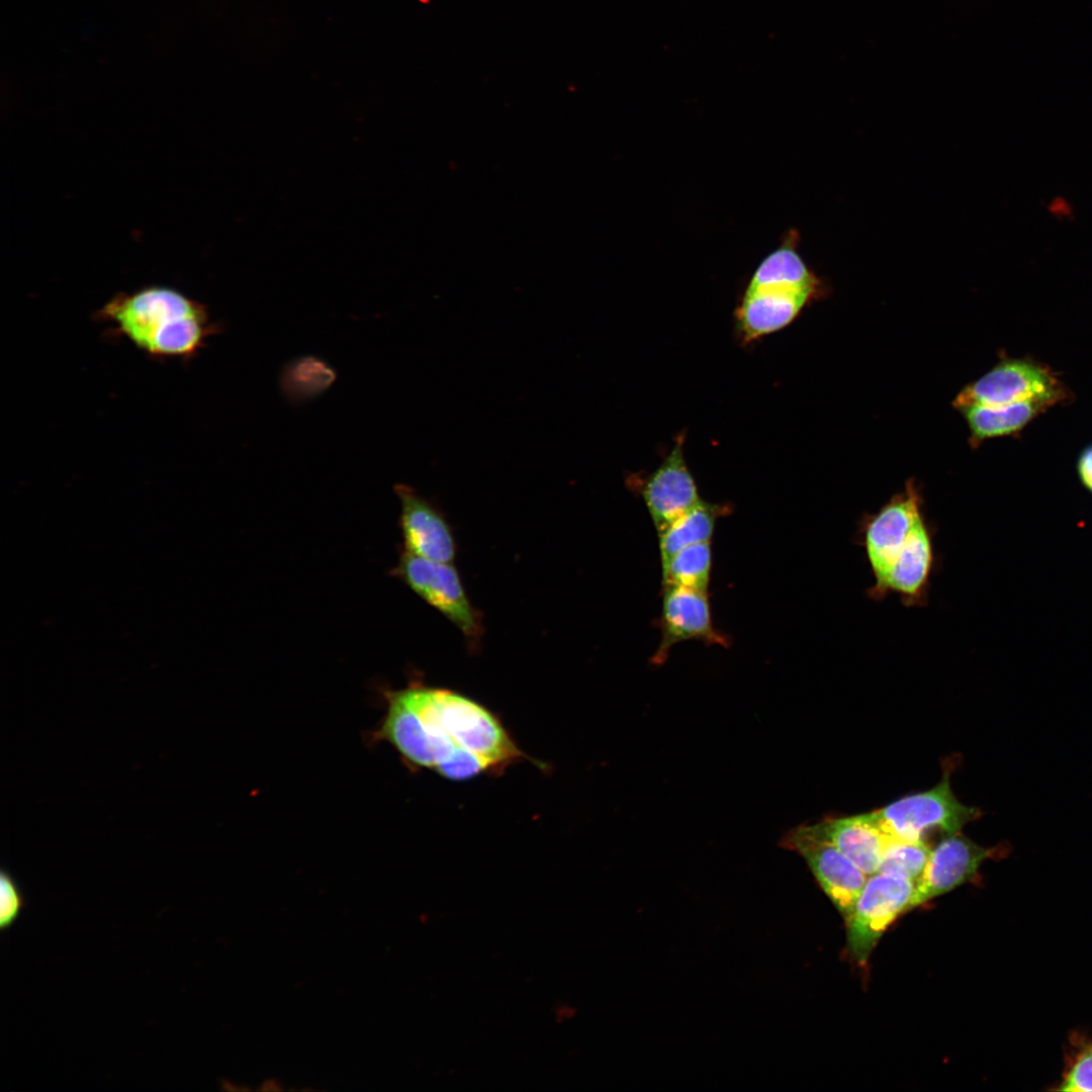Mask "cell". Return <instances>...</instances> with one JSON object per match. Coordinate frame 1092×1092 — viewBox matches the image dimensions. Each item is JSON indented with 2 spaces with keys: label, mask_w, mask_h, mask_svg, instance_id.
<instances>
[{
  "label": "cell",
  "mask_w": 1092,
  "mask_h": 1092,
  "mask_svg": "<svg viewBox=\"0 0 1092 1092\" xmlns=\"http://www.w3.org/2000/svg\"><path fill=\"white\" fill-rule=\"evenodd\" d=\"M935 533L914 478L878 511L863 513L855 542L863 549L873 577L868 598L881 602L896 596L907 608L927 606L939 566Z\"/></svg>",
  "instance_id": "obj_1"
},
{
  "label": "cell",
  "mask_w": 1092,
  "mask_h": 1092,
  "mask_svg": "<svg viewBox=\"0 0 1092 1092\" xmlns=\"http://www.w3.org/2000/svg\"><path fill=\"white\" fill-rule=\"evenodd\" d=\"M112 336L153 359H193L221 331L206 306L166 286L119 292L96 312Z\"/></svg>",
  "instance_id": "obj_2"
},
{
  "label": "cell",
  "mask_w": 1092,
  "mask_h": 1092,
  "mask_svg": "<svg viewBox=\"0 0 1092 1092\" xmlns=\"http://www.w3.org/2000/svg\"><path fill=\"white\" fill-rule=\"evenodd\" d=\"M425 730L438 771L459 751L479 757L490 772L520 759L519 748L500 719L485 706L454 691L413 682L401 689Z\"/></svg>",
  "instance_id": "obj_3"
},
{
  "label": "cell",
  "mask_w": 1092,
  "mask_h": 1092,
  "mask_svg": "<svg viewBox=\"0 0 1092 1092\" xmlns=\"http://www.w3.org/2000/svg\"><path fill=\"white\" fill-rule=\"evenodd\" d=\"M800 234L792 229L753 271L735 309L737 332L744 343L790 325L825 291L824 282L798 251Z\"/></svg>",
  "instance_id": "obj_4"
},
{
  "label": "cell",
  "mask_w": 1092,
  "mask_h": 1092,
  "mask_svg": "<svg viewBox=\"0 0 1092 1092\" xmlns=\"http://www.w3.org/2000/svg\"><path fill=\"white\" fill-rule=\"evenodd\" d=\"M949 768L944 767L940 782L932 789L903 797L872 811L892 840H925L924 835L930 830L954 834L982 816L979 808L966 806L957 799L950 788Z\"/></svg>",
  "instance_id": "obj_5"
},
{
  "label": "cell",
  "mask_w": 1092,
  "mask_h": 1092,
  "mask_svg": "<svg viewBox=\"0 0 1092 1092\" xmlns=\"http://www.w3.org/2000/svg\"><path fill=\"white\" fill-rule=\"evenodd\" d=\"M1068 390L1043 364L1027 358H1003L978 380L965 386L953 400L956 408L1037 401L1053 406Z\"/></svg>",
  "instance_id": "obj_6"
},
{
  "label": "cell",
  "mask_w": 1092,
  "mask_h": 1092,
  "mask_svg": "<svg viewBox=\"0 0 1092 1092\" xmlns=\"http://www.w3.org/2000/svg\"><path fill=\"white\" fill-rule=\"evenodd\" d=\"M394 574L430 606L450 620L464 635L469 647H476L483 634L481 615L470 603L457 570L404 551Z\"/></svg>",
  "instance_id": "obj_7"
},
{
  "label": "cell",
  "mask_w": 1092,
  "mask_h": 1092,
  "mask_svg": "<svg viewBox=\"0 0 1092 1092\" xmlns=\"http://www.w3.org/2000/svg\"><path fill=\"white\" fill-rule=\"evenodd\" d=\"M915 883L876 873L869 876L845 920L847 947L859 965H864L890 924L909 910Z\"/></svg>",
  "instance_id": "obj_8"
},
{
  "label": "cell",
  "mask_w": 1092,
  "mask_h": 1092,
  "mask_svg": "<svg viewBox=\"0 0 1092 1092\" xmlns=\"http://www.w3.org/2000/svg\"><path fill=\"white\" fill-rule=\"evenodd\" d=\"M781 845L796 851L807 862L817 883L842 915H850L868 876L810 825L788 831Z\"/></svg>",
  "instance_id": "obj_9"
},
{
  "label": "cell",
  "mask_w": 1092,
  "mask_h": 1092,
  "mask_svg": "<svg viewBox=\"0 0 1092 1092\" xmlns=\"http://www.w3.org/2000/svg\"><path fill=\"white\" fill-rule=\"evenodd\" d=\"M1009 847L998 844L984 847L964 834L946 835L931 849L927 863L915 882L909 909L922 905L957 887L979 879L981 864L987 859L1002 858Z\"/></svg>",
  "instance_id": "obj_10"
},
{
  "label": "cell",
  "mask_w": 1092,
  "mask_h": 1092,
  "mask_svg": "<svg viewBox=\"0 0 1092 1092\" xmlns=\"http://www.w3.org/2000/svg\"><path fill=\"white\" fill-rule=\"evenodd\" d=\"M661 637L651 662L662 664L676 643L699 640L706 645L729 646V638L715 628L707 592L663 586Z\"/></svg>",
  "instance_id": "obj_11"
},
{
  "label": "cell",
  "mask_w": 1092,
  "mask_h": 1092,
  "mask_svg": "<svg viewBox=\"0 0 1092 1092\" xmlns=\"http://www.w3.org/2000/svg\"><path fill=\"white\" fill-rule=\"evenodd\" d=\"M684 441L682 432L660 465L638 485L657 532L701 500L697 483L685 460Z\"/></svg>",
  "instance_id": "obj_12"
},
{
  "label": "cell",
  "mask_w": 1092,
  "mask_h": 1092,
  "mask_svg": "<svg viewBox=\"0 0 1092 1092\" xmlns=\"http://www.w3.org/2000/svg\"><path fill=\"white\" fill-rule=\"evenodd\" d=\"M394 490L401 506L400 528L405 551L451 563L457 553V544L443 513L406 484H396Z\"/></svg>",
  "instance_id": "obj_13"
},
{
  "label": "cell",
  "mask_w": 1092,
  "mask_h": 1092,
  "mask_svg": "<svg viewBox=\"0 0 1092 1092\" xmlns=\"http://www.w3.org/2000/svg\"><path fill=\"white\" fill-rule=\"evenodd\" d=\"M813 825L823 837L868 877L878 872L885 849L892 841L872 812L826 818Z\"/></svg>",
  "instance_id": "obj_14"
},
{
  "label": "cell",
  "mask_w": 1092,
  "mask_h": 1092,
  "mask_svg": "<svg viewBox=\"0 0 1092 1092\" xmlns=\"http://www.w3.org/2000/svg\"><path fill=\"white\" fill-rule=\"evenodd\" d=\"M1050 406L1037 401H1022L1002 405H970L960 408L970 431V444L977 447L984 441L1019 433Z\"/></svg>",
  "instance_id": "obj_15"
},
{
  "label": "cell",
  "mask_w": 1092,
  "mask_h": 1092,
  "mask_svg": "<svg viewBox=\"0 0 1092 1092\" xmlns=\"http://www.w3.org/2000/svg\"><path fill=\"white\" fill-rule=\"evenodd\" d=\"M729 505L700 500L697 505L657 532L661 564L685 547L711 542L716 522L727 516Z\"/></svg>",
  "instance_id": "obj_16"
},
{
  "label": "cell",
  "mask_w": 1092,
  "mask_h": 1092,
  "mask_svg": "<svg viewBox=\"0 0 1092 1092\" xmlns=\"http://www.w3.org/2000/svg\"><path fill=\"white\" fill-rule=\"evenodd\" d=\"M335 378V370L328 363L313 356H305L284 367L280 385L290 401L303 402L327 390Z\"/></svg>",
  "instance_id": "obj_17"
},
{
  "label": "cell",
  "mask_w": 1092,
  "mask_h": 1092,
  "mask_svg": "<svg viewBox=\"0 0 1092 1092\" xmlns=\"http://www.w3.org/2000/svg\"><path fill=\"white\" fill-rule=\"evenodd\" d=\"M662 586L707 592L712 569L711 542L682 548L661 564Z\"/></svg>",
  "instance_id": "obj_18"
},
{
  "label": "cell",
  "mask_w": 1092,
  "mask_h": 1092,
  "mask_svg": "<svg viewBox=\"0 0 1092 1092\" xmlns=\"http://www.w3.org/2000/svg\"><path fill=\"white\" fill-rule=\"evenodd\" d=\"M931 849L925 840H892L885 849L877 873L915 883L927 863Z\"/></svg>",
  "instance_id": "obj_19"
},
{
  "label": "cell",
  "mask_w": 1092,
  "mask_h": 1092,
  "mask_svg": "<svg viewBox=\"0 0 1092 1092\" xmlns=\"http://www.w3.org/2000/svg\"><path fill=\"white\" fill-rule=\"evenodd\" d=\"M18 884L6 870L0 872V931L8 930L26 905Z\"/></svg>",
  "instance_id": "obj_20"
},
{
  "label": "cell",
  "mask_w": 1092,
  "mask_h": 1092,
  "mask_svg": "<svg viewBox=\"0 0 1092 1092\" xmlns=\"http://www.w3.org/2000/svg\"><path fill=\"white\" fill-rule=\"evenodd\" d=\"M1058 1089L1066 1092H1092V1043L1076 1057Z\"/></svg>",
  "instance_id": "obj_21"
},
{
  "label": "cell",
  "mask_w": 1092,
  "mask_h": 1092,
  "mask_svg": "<svg viewBox=\"0 0 1092 1092\" xmlns=\"http://www.w3.org/2000/svg\"><path fill=\"white\" fill-rule=\"evenodd\" d=\"M1077 468L1083 484L1092 492V446L1081 454Z\"/></svg>",
  "instance_id": "obj_22"
}]
</instances>
